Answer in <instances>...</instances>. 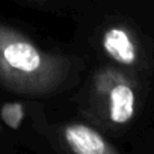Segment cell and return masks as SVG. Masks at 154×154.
I'll return each mask as SVG.
<instances>
[{
  "instance_id": "cell-2",
  "label": "cell",
  "mask_w": 154,
  "mask_h": 154,
  "mask_svg": "<svg viewBox=\"0 0 154 154\" xmlns=\"http://www.w3.org/2000/svg\"><path fill=\"white\" fill-rule=\"evenodd\" d=\"M89 98L95 110L115 125H124L134 116L136 92L131 82L115 68L106 66L94 74Z\"/></svg>"
},
{
  "instance_id": "cell-4",
  "label": "cell",
  "mask_w": 154,
  "mask_h": 154,
  "mask_svg": "<svg viewBox=\"0 0 154 154\" xmlns=\"http://www.w3.org/2000/svg\"><path fill=\"white\" fill-rule=\"evenodd\" d=\"M104 53L115 62L131 66L137 60V48L130 32L121 26H112L104 30L101 38Z\"/></svg>"
},
{
  "instance_id": "cell-5",
  "label": "cell",
  "mask_w": 154,
  "mask_h": 154,
  "mask_svg": "<svg viewBox=\"0 0 154 154\" xmlns=\"http://www.w3.org/2000/svg\"><path fill=\"white\" fill-rule=\"evenodd\" d=\"M26 116V106L20 101L5 103L0 109V121L12 130H18Z\"/></svg>"
},
{
  "instance_id": "cell-1",
  "label": "cell",
  "mask_w": 154,
  "mask_h": 154,
  "mask_svg": "<svg viewBox=\"0 0 154 154\" xmlns=\"http://www.w3.org/2000/svg\"><path fill=\"white\" fill-rule=\"evenodd\" d=\"M75 71L69 56L42 50L24 32L0 23V85L23 97L60 91Z\"/></svg>"
},
{
  "instance_id": "cell-3",
  "label": "cell",
  "mask_w": 154,
  "mask_h": 154,
  "mask_svg": "<svg viewBox=\"0 0 154 154\" xmlns=\"http://www.w3.org/2000/svg\"><path fill=\"white\" fill-rule=\"evenodd\" d=\"M62 139L66 148L75 154H115L116 148L94 127L72 122L62 128Z\"/></svg>"
},
{
  "instance_id": "cell-6",
  "label": "cell",
  "mask_w": 154,
  "mask_h": 154,
  "mask_svg": "<svg viewBox=\"0 0 154 154\" xmlns=\"http://www.w3.org/2000/svg\"><path fill=\"white\" fill-rule=\"evenodd\" d=\"M27 2H35V3H44L47 0H27Z\"/></svg>"
}]
</instances>
